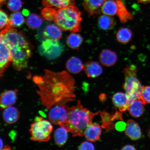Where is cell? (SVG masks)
I'll list each match as a JSON object with an SVG mask.
<instances>
[{"label":"cell","instance_id":"6da1fadb","mask_svg":"<svg viewBox=\"0 0 150 150\" xmlns=\"http://www.w3.org/2000/svg\"><path fill=\"white\" fill-rule=\"evenodd\" d=\"M33 81L38 88L36 92L39 100L47 109L66 104L76 98V82L66 71L55 72L45 70L42 76H34Z\"/></svg>","mask_w":150,"mask_h":150},{"label":"cell","instance_id":"7a4b0ae2","mask_svg":"<svg viewBox=\"0 0 150 150\" xmlns=\"http://www.w3.org/2000/svg\"><path fill=\"white\" fill-rule=\"evenodd\" d=\"M68 117L66 121L59 125L74 137L84 136V131L88 125L92 122L94 117L99 112H93L84 108L80 100L75 106H67Z\"/></svg>","mask_w":150,"mask_h":150},{"label":"cell","instance_id":"3957f363","mask_svg":"<svg viewBox=\"0 0 150 150\" xmlns=\"http://www.w3.org/2000/svg\"><path fill=\"white\" fill-rule=\"evenodd\" d=\"M81 20V13L73 5L57 9L54 22L62 30L76 33L80 30Z\"/></svg>","mask_w":150,"mask_h":150},{"label":"cell","instance_id":"277c9868","mask_svg":"<svg viewBox=\"0 0 150 150\" xmlns=\"http://www.w3.org/2000/svg\"><path fill=\"white\" fill-rule=\"evenodd\" d=\"M137 69L136 65L131 64L124 70L125 82L123 88L128 97L129 105L136 99L139 98L143 86L137 76Z\"/></svg>","mask_w":150,"mask_h":150},{"label":"cell","instance_id":"5b68a950","mask_svg":"<svg viewBox=\"0 0 150 150\" xmlns=\"http://www.w3.org/2000/svg\"><path fill=\"white\" fill-rule=\"evenodd\" d=\"M53 129L51 122L43 119L42 117H37L30 127L31 139L35 142H48L51 138Z\"/></svg>","mask_w":150,"mask_h":150},{"label":"cell","instance_id":"8992f818","mask_svg":"<svg viewBox=\"0 0 150 150\" xmlns=\"http://www.w3.org/2000/svg\"><path fill=\"white\" fill-rule=\"evenodd\" d=\"M0 34L9 47L17 46L31 47L27 37L22 32L18 31L8 23Z\"/></svg>","mask_w":150,"mask_h":150},{"label":"cell","instance_id":"52a82bcc","mask_svg":"<svg viewBox=\"0 0 150 150\" xmlns=\"http://www.w3.org/2000/svg\"><path fill=\"white\" fill-rule=\"evenodd\" d=\"M9 48L11 62L14 68L19 71L27 68L29 58L31 55V47L14 46Z\"/></svg>","mask_w":150,"mask_h":150},{"label":"cell","instance_id":"ba28073f","mask_svg":"<svg viewBox=\"0 0 150 150\" xmlns=\"http://www.w3.org/2000/svg\"><path fill=\"white\" fill-rule=\"evenodd\" d=\"M63 50L62 45L59 40L49 39L43 41L39 47L41 55L50 59L59 57Z\"/></svg>","mask_w":150,"mask_h":150},{"label":"cell","instance_id":"9c48e42d","mask_svg":"<svg viewBox=\"0 0 150 150\" xmlns=\"http://www.w3.org/2000/svg\"><path fill=\"white\" fill-rule=\"evenodd\" d=\"M68 115L67 105H57L50 109L48 113V119L51 123L59 125L67 120Z\"/></svg>","mask_w":150,"mask_h":150},{"label":"cell","instance_id":"30bf717a","mask_svg":"<svg viewBox=\"0 0 150 150\" xmlns=\"http://www.w3.org/2000/svg\"><path fill=\"white\" fill-rule=\"evenodd\" d=\"M11 62L10 48L0 34V77L3 76Z\"/></svg>","mask_w":150,"mask_h":150},{"label":"cell","instance_id":"8fae6325","mask_svg":"<svg viewBox=\"0 0 150 150\" xmlns=\"http://www.w3.org/2000/svg\"><path fill=\"white\" fill-rule=\"evenodd\" d=\"M106 0H84V9L90 16H97L102 13L101 8Z\"/></svg>","mask_w":150,"mask_h":150},{"label":"cell","instance_id":"7c38bea8","mask_svg":"<svg viewBox=\"0 0 150 150\" xmlns=\"http://www.w3.org/2000/svg\"><path fill=\"white\" fill-rule=\"evenodd\" d=\"M125 131V135L132 140H137L142 137L141 129L139 125L132 120L127 121Z\"/></svg>","mask_w":150,"mask_h":150},{"label":"cell","instance_id":"4fadbf2b","mask_svg":"<svg viewBox=\"0 0 150 150\" xmlns=\"http://www.w3.org/2000/svg\"><path fill=\"white\" fill-rule=\"evenodd\" d=\"M17 90H9L3 92L0 96V108L1 110L12 106L17 99Z\"/></svg>","mask_w":150,"mask_h":150},{"label":"cell","instance_id":"5bb4252c","mask_svg":"<svg viewBox=\"0 0 150 150\" xmlns=\"http://www.w3.org/2000/svg\"><path fill=\"white\" fill-rule=\"evenodd\" d=\"M102 131L99 124L92 123L86 128L84 136L88 141L96 142L100 139Z\"/></svg>","mask_w":150,"mask_h":150},{"label":"cell","instance_id":"9a60e30c","mask_svg":"<svg viewBox=\"0 0 150 150\" xmlns=\"http://www.w3.org/2000/svg\"><path fill=\"white\" fill-rule=\"evenodd\" d=\"M114 105L121 112L127 110L129 105L128 96L125 93L117 92L114 94L112 98Z\"/></svg>","mask_w":150,"mask_h":150},{"label":"cell","instance_id":"2e32d148","mask_svg":"<svg viewBox=\"0 0 150 150\" xmlns=\"http://www.w3.org/2000/svg\"><path fill=\"white\" fill-rule=\"evenodd\" d=\"M99 59L103 65L110 67L114 65L117 62V56L115 52L110 50L105 49L101 52Z\"/></svg>","mask_w":150,"mask_h":150},{"label":"cell","instance_id":"e0dca14e","mask_svg":"<svg viewBox=\"0 0 150 150\" xmlns=\"http://www.w3.org/2000/svg\"><path fill=\"white\" fill-rule=\"evenodd\" d=\"M3 117L6 123L9 125L13 124L19 119L20 112L15 107L9 106L3 110Z\"/></svg>","mask_w":150,"mask_h":150},{"label":"cell","instance_id":"ac0fdd59","mask_svg":"<svg viewBox=\"0 0 150 150\" xmlns=\"http://www.w3.org/2000/svg\"><path fill=\"white\" fill-rule=\"evenodd\" d=\"M145 104L140 98H137L131 103L127 110L133 117H140L145 111Z\"/></svg>","mask_w":150,"mask_h":150},{"label":"cell","instance_id":"d6986e66","mask_svg":"<svg viewBox=\"0 0 150 150\" xmlns=\"http://www.w3.org/2000/svg\"><path fill=\"white\" fill-rule=\"evenodd\" d=\"M42 33L43 37L45 39L59 40L61 38L62 35L60 28L53 24L47 25Z\"/></svg>","mask_w":150,"mask_h":150},{"label":"cell","instance_id":"ffe728a7","mask_svg":"<svg viewBox=\"0 0 150 150\" xmlns=\"http://www.w3.org/2000/svg\"><path fill=\"white\" fill-rule=\"evenodd\" d=\"M83 69L86 75L90 78H96L100 76L103 72L102 67L95 61L87 62L84 65Z\"/></svg>","mask_w":150,"mask_h":150},{"label":"cell","instance_id":"44dd1931","mask_svg":"<svg viewBox=\"0 0 150 150\" xmlns=\"http://www.w3.org/2000/svg\"><path fill=\"white\" fill-rule=\"evenodd\" d=\"M117 5V14L122 23H127L132 20L133 15L127 10L122 0H116Z\"/></svg>","mask_w":150,"mask_h":150},{"label":"cell","instance_id":"7402d4cb","mask_svg":"<svg viewBox=\"0 0 150 150\" xmlns=\"http://www.w3.org/2000/svg\"><path fill=\"white\" fill-rule=\"evenodd\" d=\"M66 67L67 71L73 74L80 73L84 68L82 62L79 58L73 57L67 61Z\"/></svg>","mask_w":150,"mask_h":150},{"label":"cell","instance_id":"603a6c76","mask_svg":"<svg viewBox=\"0 0 150 150\" xmlns=\"http://www.w3.org/2000/svg\"><path fill=\"white\" fill-rule=\"evenodd\" d=\"M42 4L46 7H54L57 9L74 5V0H44Z\"/></svg>","mask_w":150,"mask_h":150},{"label":"cell","instance_id":"cb8c5ba5","mask_svg":"<svg viewBox=\"0 0 150 150\" xmlns=\"http://www.w3.org/2000/svg\"><path fill=\"white\" fill-rule=\"evenodd\" d=\"M115 25V20L111 16L104 14L99 17L98 19V27L104 30H111Z\"/></svg>","mask_w":150,"mask_h":150},{"label":"cell","instance_id":"d4e9b609","mask_svg":"<svg viewBox=\"0 0 150 150\" xmlns=\"http://www.w3.org/2000/svg\"><path fill=\"white\" fill-rule=\"evenodd\" d=\"M83 39L79 34L72 33L67 37V45L73 49L78 50L83 42Z\"/></svg>","mask_w":150,"mask_h":150},{"label":"cell","instance_id":"484cf974","mask_svg":"<svg viewBox=\"0 0 150 150\" xmlns=\"http://www.w3.org/2000/svg\"><path fill=\"white\" fill-rule=\"evenodd\" d=\"M68 132L62 127L56 129L54 133V140L56 145L61 147L64 145L68 139Z\"/></svg>","mask_w":150,"mask_h":150},{"label":"cell","instance_id":"4316f807","mask_svg":"<svg viewBox=\"0 0 150 150\" xmlns=\"http://www.w3.org/2000/svg\"><path fill=\"white\" fill-rule=\"evenodd\" d=\"M101 11L103 14L110 16L117 14V5L116 0H106L102 6Z\"/></svg>","mask_w":150,"mask_h":150},{"label":"cell","instance_id":"83f0119b","mask_svg":"<svg viewBox=\"0 0 150 150\" xmlns=\"http://www.w3.org/2000/svg\"><path fill=\"white\" fill-rule=\"evenodd\" d=\"M132 37V31L128 28H120L117 34V41L122 44H126L130 42Z\"/></svg>","mask_w":150,"mask_h":150},{"label":"cell","instance_id":"f1b7e54d","mask_svg":"<svg viewBox=\"0 0 150 150\" xmlns=\"http://www.w3.org/2000/svg\"><path fill=\"white\" fill-rule=\"evenodd\" d=\"M43 19L37 14L31 13L28 16L26 20L27 25L32 29H37L40 28L43 23Z\"/></svg>","mask_w":150,"mask_h":150},{"label":"cell","instance_id":"f546056e","mask_svg":"<svg viewBox=\"0 0 150 150\" xmlns=\"http://www.w3.org/2000/svg\"><path fill=\"white\" fill-rule=\"evenodd\" d=\"M25 22L23 15L19 12H14L9 17L8 23L13 27H19Z\"/></svg>","mask_w":150,"mask_h":150},{"label":"cell","instance_id":"4dcf8cb0","mask_svg":"<svg viewBox=\"0 0 150 150\" xmlns=\"http://www.w3.org/2000/svg\"><path fill=\"white\" fill-rule=\"evenodd\" d=\"M57 12V9L51 7H46L42 9V13L45 19L48 21H54Z\"/></svg>","mask_w":150,"mask_h":150},{"label":"cell","instance_id":"1f68e13d","mask_svg":"<svg viewBox=\"0 0 150 150\" xmlns=\"http://www.w3.org/2000/svg\"><path fill=\"white\" fill-rule=\"evenodd\" d=\"M23 3L21 0H9L7 3V8L12 12H16L22 8Z\"/></svg>","mask_w":150,"mask_h":150},{"label":"cell","instance_id":"d6a6232c","mask_svg":"<svg viewBox=\"0 0 150 150\" xmlns=\"http://www.w3.org/2000/svg\"><path fill=\"white\" fill-rule=\"evenodd\" d=\"M139 98L145 104H150V86H143Z\"/></svg>","mask_w":150,"mask_h":150},{"label":"cell","instance_id":"836d02e7","mask_svg":"<svg viewBox=\"0 0 150 150\" xmlns=\"http://www.w3.org/2000/svg\"><path fill=\"white\" fill-rule=\"evenodd\" d=\"M9 18L7 15L0 9V30L4 28L8 23Z\"/></svg>","mask_w":150,"mask_h":150},{"label":"cell","instance_id":"e575fe53","mask_svg":"<svg viewBox=\"0 0 150 150\" xmlns=\"http://www.w3.org/2000/svg\"><path fill=\"white\" fill-rule=\"evenodd\" d=\"M95 149L94 146L93 144L91 142L87 141H84L82 142L78 148V149L80 150H94Z\"/></svg>","mask_w":150,"mask_h":150},{"label":"cell","instance_id":"d590c367","mask_svg":"<svg viewBox=\"0 0 150 150\" xmlns=\"http://www.w3.org/2000/svg\"><path fill=\"white\" fill-rule=\"evenodd\" d=\"M126 123L123 121L117 122L115 125V128L117 131H122L125 130Z\"/></svg>","mask_w":150,"mask_h":150},{"label":"cell","instance_id":"8d00e7d4","mask_svg":"<svg viewBox=\"0 0 150 150\" xmlns=\"http://www.w3.org/2000/svg\"><path fill=\"white\" fill-rule=\"evenodd\" d=\"M137 149L134 147V146H133L131 145H125L122 148L121 150H136Z\"/></svg>","mask_w":150,"mask_h":150},{"label":"cell","instance_id":"74e56055","mask_svg":"<svg viewBox=\"0 0 150 150\" xmlns=\"http://www.w3.org/2000/svg\"><path fill=\"white\" fill-rule=\"evenodd\" d=\"M138 3H141L144 4H150V0H137Z\"/></svg>","mask_w":150,"mask_h":150},{"label":"cell","instance_id":"f35d334b","mask_svg":"<svg viewBox=\"0 0 150 150\" xmlns=\"http://www.w3.org/2000/svg\"><path fill=\"white\" fill-rule=\"evenodd\" d=\"M22 13H23V14L24 15V16H28L29 15V11H28L27 10V9H24V10L23 11V12H22Z\"/></svg>","mask_w":150,"mask_h":150},{"label":"cell","instance_id":"ab89813d","mask_svg":"<svg viewBox=\"0 0 150 150\" xmlns=\"http://www.w3.org/2000/svg\"><path fill=\"white\" fill-rule=\"evenodd\" d=\"M4 147V143L2 139L0 138V150H3Z\"/></svg>","mask_w":150,"mask_h":150},{"label":"cell","instance_id":"60d3db41","mask_svg":"<svg viewBox=\"0 0 150 150\" xmlns=\"http://www.w3.org/2000/svg\"><path fill=\"white\" fill-rule=\"evenodd\" d=\"M6 0H0V5L2 6L5 4Z\"/></svg>","mask_w":150,"mask_h":150},{"label":"cell","instance_id":"b9f144b4","mask_svg":"<svg viewBox=\"0 0 150 150\" xmlns=\"http://www.w3.org/2000/svg\"><path fill=\"white\" fill-rule=\"evenodd\" d=\"M11 149V147L9 146H6L4 147L3 150Z\"/></svg>","mask_w":150,"mask_h":150},{"label":"cell","instance_id":"7bdbcfd3","mask_svg":"<svg viewBox=\"0 0 150 150\" xmlns=\"http://www.w3.org/2000/svg\"><path fill=\"white\" fill-rule=\"evenodd\" d=\"M148 135H149V136L150 138V127L149 129V130H148Z\"/></svg>","mask_w":150,"mask_h":150}]
</instances>
